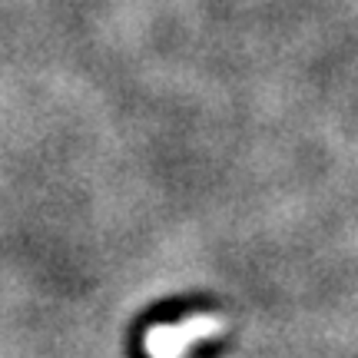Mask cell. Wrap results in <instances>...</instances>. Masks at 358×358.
Here are the masks:
<instances>
[{
    "instance_id": "obj_1",
    "label": "cell",
    "mask_w": 358,
    "mask_h": 358,
    "mask_svg": "<svg viewBox=\"0 0 358 358\" xmlns=\"http://www.w3.org/2000/svg\"><path fill=\"white\" fill-rule=\"evenodd\" d=\"M226 332V315L216 312H196L179 322H159L150 325L143 335L146 358H189V352L203 342H213Z\"/></svg>"
}]
</instances>
